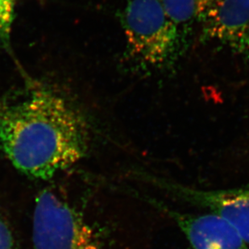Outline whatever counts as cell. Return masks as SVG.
<instances>
[{
  "label": "cell",
  "instance_id": "6",
  "mask_svg": "<svg viewBox=\"0 0 249 249\" xmlns=\"http://www.w3.org/2000/svg\"><path fill=\"white\" fill-rule=\"evenodd\" d=\"M201 28L202 40L215 41L249 61V0H220Z\"/></svg>",
  "mask_w": 249,
  "mask_h": 249
},
{
  "label": "cell",
  "instance_id": "9",
  "mask_svg": "<svg viewBox=\"0 0 249 249\" xmlns=\"http://www.w3.org/2000/svg\"><path fill=\"white\" fill-rule=\"evenodd\" d=\"M0 249H16L12 231L0 215Z\"/></svg>",
  "mask_w": 249,
  "mask_h": 249
},
{
  "label": "cell",
  "instance_id": "5",
  "mask_svg": "<svg viewBox=\"0 0 249 249\" xmlns=\"http://www.w3.org/2000/svg\"><path fill=\"white\" fill-rule=\"evenodd\" d=\"M130 193L171 219L183 234L191 249H249L240 233L215 214L181 212L136 189H130Z\"/></svg>",
  "mask_w": 249,
  "mask_h": 249
},
{
  "label": "cell",
  "instance_id": "2",
  "mask_svg": "<svg viewBox=\"0 0 249 249\" xmlns=\"http://www.w3.org/2000/svg\"><path fill=\"white\" fill-rule=\"evenodd\" d=\"M126 55L141 71L174 66L185 48V36L172 21L161 0H129L121 15Z\"/></svg>",
  "mask_w": 249,
  "mask_h": 249
},
{
  "label": "cell",
  "instance_id": "8",
  "mask_svg": "<svg viewBox=\"0 0 249 249\" xmlns=\"http://www.w3.org/2000/svg\"><path fill=\"white\" fill-rule=\"evenodd\" d=\"M17 0H0V44L10 45V34L14 19L15 3Z\"/></svg>",
  "mask_w": 249,
  "mask_h": 249
},
{
  "label": "cell",
  "instance_id": "7",
  "mask_svg": "<svg viewBox=\"0 0 249 249\" xmlns=\"http://www.w3.org/2000/svg\"><path fill=\"white\" fill-rule=\"evenodd\" d=\"M165 12L186 36L195 24L201 27L212 17L220 0H161Z\"/></svg>",
  "mask_w": 249,
  "mask_h": 249
},
{
  "label": "cell",
  "instance_id": "3",
  "mask_svg": "<svg viewBox=\"0 0 249 249\" xmlns=\"http://www.w3.org/2000/svg\"><path fill=\"white\" fill-rule=\"evenodd\" d=\"M129 174L135 181L220 217L230 223L249 245V184L235 188L202 190L139 168L132 169Z\"/></svg>",
  "mask_w": 249,
  "mask_h": 249
},
{
  "label": "cell",
  "instance_id": "1",
  "mask_svg": "<svg viewBox=\"0 0 249 249\" xmlns=\"http://www.w3.org/2000/svg\"><path fill=\"white\" fill-rule=\"evenodd\" d=\"M88 126L61 97L47 89L0 107V148L32 178L47 180L87 153Z\"/></svg>",
  "mask_w": 249,
  "mask_h": 249
},
{
  "label": "cell",
  "instance_id": "4",
  "mask_svg": "<svg viewBox=\"0 0 249 249\" xmlns=\"http://www.w3.org/2000/svg\"><path fill=\"white\" fill-rule=\"evenodd\" d=\"M33 240L35 249H103L83 216L50 191L36 199Z\"/></svg>",
  "mask_w": 249,
  "mask_h": 249
}]
</instances>
